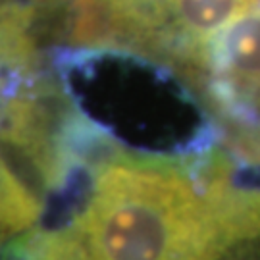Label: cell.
<instances>
[{"label": "cell", "mask_w": 260, "mask_h": 260, "mask_svg": "<svg viewBox=\"0 0 260 260\" xmlns=\"http://www.w3.org/2000/svg\"><path fill=\"white\" fill-rule=\"evenodd\" d=\"M8 156V150L0 147V260L35 228L45 210V195L37 183L19 174V164Z\"/></svg>", "instance_id": "5"}, {"label": "cell", "mask_w": 260, "mask_h": 260, "mask_svg": "<svg viewBox=\"0 0 260 260\" xmlns=\"http://www.w3.org/2000/svg\"><path fill=\"white\" fill-rule=\"evenodd\" d=\"M216 110L239 145L260 137V6L237 19L210 48L203 74Z\"/></svg>", "instance_id": "4"}, {"label": "cell", "mask_w": 260, "mask_h": 260, "mask_svg": "<svg viewBox=\"0 0 260 260\" xmlns=\"http://www.w3.org/2000/svg\"><path fill=\"white\" fill-rule=\"evenodd\" d=\"M66 158L41 220L4 260H260V185L228 160L203 166L110 150Z\"/></svg>", "instance_id": "1"}, {"label": "cell", "mask_w": 260, "mask_h": 260, "mask_svg": "<svg viewBox=\"0 0 260 260\" xmlns=\"http://www.w3.org/2000/svg\"><path fill=\"white\" fill-rule=\"evenodd\" d=\"M260 0H74L62 21V43L125 50L201 81L210 48Z\"/></svg>", "instance_id": "2"}, {"label": "cell", "mask_w": 260, "mask_h": 260, "mask_svg": "<svg viewBox=\"0 0 260 260\" xmlns=\"http://www.w3.org/2000/svg\"><path fill=\"white\" fill-rule=\"evenodd\" d=\"M54 101L43 75L37 8L0 2V147L29 145L48 123Z\"/></svg>", "instance_id": "3"}]
</instances>
